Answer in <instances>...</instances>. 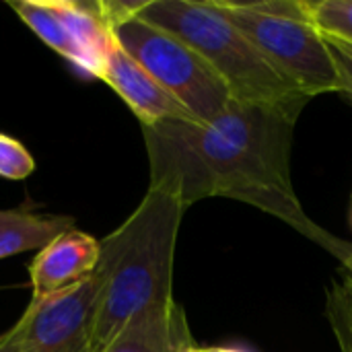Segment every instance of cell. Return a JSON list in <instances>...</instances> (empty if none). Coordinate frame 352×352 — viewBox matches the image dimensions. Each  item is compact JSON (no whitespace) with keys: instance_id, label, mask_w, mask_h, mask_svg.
<instances>
[{"instance_id":"cell-1","label":"cell","mask_w":352,"mask_h":352,"mask_svg":"<svg viewBox=\"0 0 352 352\" xmlns=\"http://www.w3.org/2000/svg\"><path fill=\"white\" fill-rule=\"evenodd\" d=\"M297 116L231 101L208 124L165 120L142 126L151 184L186 208L204 198H231L266 210L340 256L338 241L316 227L291 182V142Z\"/></svg>"},{"instance_id":"cell-2","label":"cell","mask_w":352,"mask_h":352,"mask_svg":"<svg viewBox=\"0 0 352 352\" xmlns=\"http://www.w3.org/2000/svg\"><path fill=\"white\" fill-rule=\"evenodd\" d=\"M186 206L148 188L136 210L99 241L95 283V351L101 352L140 311L173 301V258Z\"/></svg>"},{"instance_id":"cell-3","label":"cell","mask_w":352,"mask_h":352,"mask_svg":"<svg viewBox=\"0 0 352 352\" xmlns=\"http://www.w3.org/2000/svg\"><path fill=\"white\" fill-rule=\"evenodd\" d=\"M126 6L130 14L175 35L200 54L225 80L235 101L276 107L297 118L309 101L266 62L214 2L146 0Z\"/></svg>"},{"instance_id":"cell-4","label":"cell","mask_w":352,"mask_h":352,"mask_svg":"<svg viewBox=\"0 0 352 352\" xmlns=\"http://www.w3.org/2000/svg\"><path fill=\"white\" fill-rule=\"evenodd\" d=\"M214 4L293 89L309 99L342 93V78L328 41L307 21L303 0H214Z\"/></svg>"},{"instance_id":"cell-5","label":"cell","mask_w":352,"mask_h":352,"mask_svg":"<svg viewBox=\"0 0 352 352\" xmlns=\"http://www.w3.org/2000/svg\"><path fill=\"white\" fill-rule=\"evenodd\" d=\"M113 35L169 95H173L198 124H208L233 101L225 80L208 62L175 35L128 12L126 2H109Z\"/></svg>"},{"instance_id":"cell-6","label":"cell","mask_w":352,"mask_h":352,"mask_svg":"<svg viewBox=\"0 0 352 352\" xmlns=\"http://www.w3.org/2000/svg\"><path fill=\"white\" fill-rule=\"evenodd\" d=\"M8 6L78 74L101 80L116 43V19L109 2L12 0Z\"/></svg>"},{"instance_id":"cell-7","label":"cell","mask_w":352,"mask_h":352,"mask_svg":"<svg viewBox=\"0 0 352 352\" xmlns=\"http://www.w3.org/2000/svg\"><path fill=\"white\" fill-rule=\"evenodd\" d=\"M14 326L19 352H97L93 278L58 297L29 301Z\"/></svg>"},{"instance_id":"cell-8","label":"cell","mask_w":352,"mask_h":352,"mask_svg":"<svg viewBox=\"0 0 352 352\" xmlns=\"http://www.w3.org/2000/svg\"><path fill=\"white\" fill-rule=\"evenodd\" d=\"M99 262V241L85 231L70 229L52 239L29 266L31 301L68 293L93 278Z\"/></svg>"},{"instance_id":"cell-9","label":"cell","mask_w":352,"mask_h":352,"mask_svg":"<svg viewBox=\"0 0 352 352\" xmlns=\"http://www.w3.org/2000/svg\"><path fill=\"white\" fill-rule=\"evenodd\" d=\"M101 80L124 99V103L140 120V126H151L165 120L196 122L194 116L173 95H169L130 54H126L118 41L107 56Z\"/></svg>"},{"instance_id":"cell-10","label":"cell","mask_w":352,"mask_h":352,"mask_svg":"<svg viewBox=\"0 0 352 352\" xmlns=\"http://www.w3.org/2000/svg\"><path fill=\"white\" fill-rule=\"evenodd\" d=\"M190 344L186 314L171 301L134 316L101 352H182Z\"/></svg>"},{"instance_id":"cell-11","label":"cell","mask_w":352,"mask_h":352,"mask_svg":"<svg viewBox=\"0 0 352 352\" xmlns=\"http://www.w3.org/2000/svg\"><path fill=\"white\" fill-rule=\"evenodd\" d=\"M74 229L70 217H43L31 210H0V260L45 248L58 235Z\"/></svg>"},{"instance_id":"cell-12","label":"cell","mask_w":352,"mask_h":352,"mask_svg":"<svg viewBox=\"0 0 352 352\" xmlns=\"http://www.w3.org/2000/svg\"><path fill=\"white\" fill-rule=\"evenodd\" d=\"M303 8L324 37L352 45V0H303Z\"/></svg>"},{"instance_id":"cell-13","label":"cell","mask_w":352,"mask_h":352,"mask_svg":"<svg viewBox=\"0 0 352 352\" xmlns=\"http://www.w3.org/2000/svg\"><path fill=\"white\" fill-rule=\"evenodd\" d=\"M35 171V159L12 136L0 132V177L23 182Z\"/></svg>"},{"instance_id":"cell-14","label":"cell","mask_w":352,"mask_h":352,"mask_svg":"<svg viewBox=\"0 0 352 352\" xmlns=\"http://www.w3.org/2000/svg\"><path fill=\"white\" fill-rule=\"evenodd\" d=\"M326 41L332 52L338 74L342 78V95H346L352 101V45H346L336 39H328V37H326Z\"/></svg>"},{"instance_id":"cell-15","label":"cell","mask_w":352,"mask_h":352,"mask_svg":"<svg viewBox=\"0 0 352 352\" xmlns=\"http://www.w3.org/2000/svg\"><path fill=\"white\" fill-rule=\"evenodd\" d=\"M0 352H19V332L16 326H12L8 332L0 336Z\"/></svg>"},{"instance_id":"cell-16","label":"cell","mask_w":352,"mask_h":352,"mask_svg":"<svg viewBox=\"0 0 352 352\" xmlns=\"http://www.w3.org/2000/svg\"><path fill=\"white\" fill-rule=\"evenodd\" d=\"M340 260H342V264L351 270V274H352V248L349 245L344 252H342V256H340Z\"/></svg>"},{"instance_id":"cell-17","label":"cell","mask_w":352,"mask_h":352,"mask_svg":"<svg viewBox=\"0 0 352 352\" xmlns=\"http://www.w3.org/2000/svg\"><path fill=\"white\" fill-rule=\"evenodd\" d=\"M204 352H245L239 351V349H233V346H208V349H202Z\"/></svg>"},{"instance_id":"cell-18","label":"cell","mask_w":352,"mask_h":352,"mask_svg":"<svg viewBox=\"0 0 352 352\" xmlns=\"http://www.w3.org/2000/svg\"><path fill=\"white\" fill-rule=\"evenodd\" d=\"M182 352H204L202 349H198V346H194V344H190V346H186Z\"/></svg>"}]
</instances>
